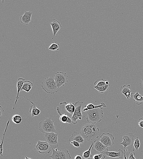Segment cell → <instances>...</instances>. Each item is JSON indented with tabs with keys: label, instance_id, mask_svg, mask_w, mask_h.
<instances>
[{
	"label": "cell",
	"instance_id": "obj_10",
	"mask_svg": "<svg viewBox=\"0 0 143 159\" xmlns=\"http://www.w3.org/2000/svg\"><path fill=\"white\" fill-rule=\"evenodd\" d=\"M69 77L67 73L62 72H57L55 74V79L57 86L59 88L65 86L68 82Z\"/></svg>",
	"mask_w": 143,
	"mask_h": 159
},
{
	"label": "cell",
	"instance_id": "obj_27",
	"mask_svg": "<svg viewBox=\"0 0 143 159\" xmlns=\"http://www.w3.org/2000/svg\"><path fill=\"white\" fill-rule=\"evenodd\" d=\"M110 86L109 84L108 85L102 87L94 86V88L100 93L103 94L109 90Z\"/></svg>",
	"mask_w": 143,
	"mask_h": 159
},
{
	"label": "cell",
	"instance_id": "obj_5",
	"mask_svg": "<svg viewBox=\"0 0 143 159\" xmlns=\"http://www.w3.org/2000/svg\"><path fill=\"white\" fill-rule=\"evenodd\" d=\"M55 121L51 118H46L39 124V130L44 134L55 132L57 131L54 124Z\"/></svg>",
	"mask_w": 143,
	"mask_h": 159
},
{
	"label": "cell",
	"instance_id": "obj_7",
	"mask_svg": "<svg viewBox=\"0 0 143 159\" xmlns=\"http://www.w3.org/2000/svg\"><path fill=\"white\" fill-rule=\"evenodd\" d=\"M83 103V102L80 101H78L75 103V111L72 116L71 118L74 125L77 124L78 120H81L82 118L85 117V116L83 115L81 112L82 106Z\"/></svg>",
	"mask_w": 143,
	"mask_h": 159
},
{
	"label": "cell",
	"instance_id": "obj_4",
	"mask_svg": "<svg viewBox=\"0 0 143 159\" xmlns=\"http://www.w3.org/2000/svg\"><path fill=\"white\" fill-rule=\"evenodd\" d=\"M60 106L57 108V112L60 116L66 114L70 118L72 116L75 111V104L71 103L68 104L66 102H61Z\"/></svg>",
	"mask_w": 143,
	"mask_h": 159
},
{
	"label": "cell",
	"instance_id": "obj_19",
	"mask_svg": "<svg viewBox=\"0 0 143 159\" xmlns=\"http://www.w3.org/2000/svg\"><path fill=\"white\" fill-rule=\"evenodd\" d=\"M130 88L131 86L130 85H124L121 86L120 89V92L126 97L128 100H129L131 97L132 91L130 90Z\"/></svg>",
	"mask_w": 143,
	"mask_h": 159
},
{
	"label": "cell",
	"instance_id": "obj_28",
	"mask_svg": "<svg viewBox=\"0 0 143 159\" xmlns=\"http://www.w3.org/2000/svg\"><path fill=\"white\" fill-rule=\"evenodd\" d=\"M140 146V141L139 138L137 137L132 144V151H138Z\"/></svg>",
	"mask_w": 143,
	"mask_h": 159
},
{
	"label": "cell",
	"instance_id": "obj_20",
	"mask_svg": "<svg viewBox=\"0 0 143 159\" xmlns=\"http://www.w3.org/2000/svg\"><path fill=\"white\" fill-rule=\"evenodd\" d=\"M27 99L30 101L31 104H32L29 111L31 116L33 118L35 116H38L41 113V110L36 106L35 105L33 102L31 101L28 99Z\"/></svg>",
	"mask_w": 143,
	"mask_h": 159
},
{
	"label": "cell",
	"instance_id": "obj_8",
	"mask_svg": "<svg viewBox=\"0 0 143 159\" xmlns=\"http://www.w3.org/2000/svg\"><path fill=\"white\" fill-rule=\"evenodd\" d=\"M34 150L42 154L50 153L52 148L46 142L38 141L37 145H34Z\"/></svg>",
	"mask_w": 143,
	"mask_h": 159
},
{
	"label": "cell",
	"instance_id": "obj_26",
	"mask_svg": "<svg viewBox=\"0 0 143 159\" xmlns=\"http://www.w3.org/2000/svg\"><path fill=\"white\" fill-rule=\"evenodd\" d=\"M93 143L91 145L89 148L87 150L84 152L82 154L83 159H92L93 156L91 154V150L93 146Z\"/></svg>",
	"mask_w": 143,
	"mask_h": 159
},
{
	"label": "cell",
	"instance_id": "obj_16",
	"mask_svg": "<svg viewBox=\"0 0 143 159\" xmlns=\"http://www.w3.org/2000/svg\"><path fill=\"white\" fill-rule=\"evenodd\" d=\"M53 30V36L55 37L57 33L62 27V25L59 21L54 19L50 23Z\"/></svg>",
	"mask_w": 143,
	"mask_h": 159
},
{
	"label": "cell",
	"instance_id": "obj_37",
	"mask_svg": "<svg viewBox=\"0 0 143 159\" xmlns=\"http://www.w3.org/2000/svg\"><path fill=\"white\" fill-rule=\"evenodd\" d=\"M139 87L141 90H143V77L141 79Z\"/></svg>",
	"mask_w": 143,
	"mask_h": 159
},
{
	"label": "cell",
	"instance_id": "obj_33",
	"mask_svg": "<svg viewBox=\"0 0 143 159\" xmlns=\"http://www.w3.org/2000/svg\"><path fill=\"white\" fill-rule=\"evenodd\" d=\"M70 143L71 144H73L74 147L80 148L81 147L80 143L76 141H73Z\"/></svg>",
	"mask_w": 143,
	"mask_h": 159
},
{
	"label": "cell",
	"instance_id": "obj_17",
	"mask_svg": "<svg viewBox=\"0 0 143 159\" xmlns=\"http://www.w3.org/2000/svg\"><path fill=\"white\" fill-rule=\"evenodd\" d=\"M25 81V80L22 78H20L18 79L17 82V94L16 97V100L15 103L14 107L13 110H14L15 108V106L17 104L18 100L19 99V94L21 90L23 87L24 83Z\"/></svg>",
	"mask_w": 143,
	"mask_h": 159
},
{
	"label": "cell",
	"instance_id": "obj_30",
	"mask_svg": "<svg viewBox=\"0 0 143 159\" xmlns=\"http://www.w3.org/2000/svg\"><path fill=\"white\" fill-rule=\"evenodd\" d=\"M12 120L16 124H19L22 122V119L19 115L16 114L13 116Z\"/></svg>",
	"mask_w": 143,
	"mask_h": 159
},
{
	"label": "cell",
	"instance_id": "obj_36",
	"mask_svg": "<svg viewBox=\"0 0 143 159\" xmlns=\"http://www.w3.org/2000/svg\"><path fill=\"white\" fill-rule=\"evenodd\" d=\"M4 112H5V110H4L1 106H0V117L1 118Z\"/></svg>",
	"mask_w": 143,
	"mask_h": 159
},
{
	"label": "cell",
	"instance_id": "obj_13",
	"mask_svg": "<svg viewBox=\"0 0 143 159\" xmlns=\"http://www.w3.org/2000/svg\"><path fill=\"white\" fill-rule=\"evenodd\" d=\"M109 147H106L100 141L95 140L93 143L92 149L93 151L102 153V152L108 150Z\"/></svg>",
	"mask_w": 143,
	"mask_h": 159
},
{
	"label": "cell",
	"instance_id": "obj_6",
	"mask_svg": "<svg viewBox=\"0 0 143 159\" xmlns=\"http://www.w3.org/2000/svg\"><path fill=\"white\" fill-rule=\"evenodd\" d=\"M44 140L51 147L52 149H56L59 146L58 142V134L55 132H49L43 134Z\"/></svg>",
	"mask_w": 143,
	"mask_h": 159
},
{
	"label": "cell",
	"instance_id": "obj_21",
	"mask_svg": "<svg viewBox=\"0 0 143 159\" xmlns=\"http://www.w3.org/2000/svg\"><path fill=\"white\" fill-rule=\"evenodd\" d=\"M102 107L106 108L107 107L106 104L104 103H102L100 105L98 106H95L92 104H88L84 106V108L83 109V112H87L88 110L96 108H102Z\"/></svg>",
	"mask_w": 143,
	"mask_h": 159
},
{
	"label": "cell",
	"instance_id": "obj_3",
	"mask_svg": "<svg viewBox=\"0 0 143 159\" xmlns=\"http://www.w3.org/2000/svg\"><path fill=\"white\" fill-rule=\"evenodd\" d=\"M102 110L103 108H99L88 110L87 112V121L93 124L100 122L104 117Z\"/></svg>",
	"mask_w": 143,
	"mask_h": 159
},
{
	"label": "cell",
	"instance_id": "obj_11",
	"mask_svg": "<svg viewBox=\"0 0 143 159\" xmlns=\"http://www.w3.org/2000/svg\"><path fill=\"white\" fill-rule=\"evenodd\" d=\"M114 138L109 133H103L100 136V141L106 147L112 146L114 144Z\"/></svg>",
	"mask_w": 143,
	"mask_h": 159
},
{
	"label": "cell",
	"instance_id": "obj_15",
	"mask_svg": "<svg viewBox=\"0 0 143 159\" xmlns=\"http://www.w3.org/2000/svg\"><path fill=\"white\" fill-rule=\"evenodd\" d=\"M33 12L31 11H26L24 15L20 17L21 23L26 25H28L32 20V16Z\"/></svg>",
	"mask_w": 143,
	"mask_h": 159
},
{
	"label": "cell",
	"instance_id": "obj_29",
	"mask_svg": "<svg viewBox=\"0 0 143 159\" xmlns=\"http://www.w3.org/2000/svg\"><path fill=\"white\" fill-rule=\"evenodd\" d=\"M60 47L61 46L59 43H56L54 42H53L48 48V49L53 51H56L59 50Z\"/></svg>",
	"mask_w": 143,
	"mask_h": 159
},
{
	"label": "cell",
	"instance_id": "obj_39",
	"mask_svg": "<svg viewBox=\"0 0 143 159\" xmlns=\"http://www.w3.org/2000/svg\"><path fill=\"white\" fill-rule=\"evenodd\" d=\"M126 150H124V159H127L126 156Z\"/></svg>",
	"mask_w": 143,
	"mask_h": 159
},
{
	"label": "cell",
	"instance_id": "obj_25",
	"mask_svg": "<svg viewBox=\"0 0 143 159\" xmlns=\"http://www.w3.org/2000/svg\"><path fill=\"white\" fill-rule=\"evenodd\" d=\"M108 80H104L103 78L98 79L94 83L95 86L102 87L109 84Z\"/></svg>",
	"mask_w": 143,
	"mask_h": 159
},
{
	"label": "cell",
	"instance_id": "obj_14",
	"mask_svg": "<svg viewBox=\"0 0 143 159\" xmlns=\"http://www.w3.org/2000/svg\"><path fill=\"white\" fill-rule=\"evenodd\" d=\"M106 157L114 158H119L122 159L124 156V152L121 149H119L118 152H109L107 150L102 153Z\"/></svg>",
	"mask_w": 143,
	"mask_h": 159
},
{
	"label": "cell",
	"instance_id": "obj_31",
	"mask_svg": "<svg viewBox=\"0 0 143 159\" xmlns=\"http://www.w3.org/2000/svg\"><path fill=\"white\" fill-rule=\"evenodd\" d=\"M9 122L7 124L5 132H4V133L3 134V138L2 139V142L1 144V145H0V155H1V157H3V144L4 143V137H5V135L6 133V132L7 130V128L9 124Z\"/></svg>",
	"mask_w": 143,
	"mask_h": 159
},
{
	"label": "cell",
	"instance_id": "obj_23",
	"mask_svg": "<svg viewBox=\"0 0 143 159\" xmlns=\"http://www.w3.org/2000/svg\"><path fill=\"white\" fill-rule=\"evenodd\" d=\"M33 86V84L32 82L30 81H25L24 83L21 92L24 91L28 93L32 89Z\"/></svg>",
	"mask_w": 143,
	"mask_h": 159
},
{
	"label": "cell",
	"instance_id": "obj_34",
	"mask_svg": "<svg viewBox=\"0 0 143 159\" xmlns=\"http://www.w3.org/2000/svg\"><path fill=\"white\" fill-rule=\"evenodd\" d=\"M138 126L143 128V117L138 120Z\"/></svg>",
	"mask_w": 143,
	"mask_h": 159
},
{
	"label": "cell",
	"instance_id": "obj_12",
	"mask_svg": "<svg viewBox=\"0 0 143 159\" xmlns=\"http://www.w3.org/2000/svg\"><path fill=\"white\" fill-rule=\"evenodd\" d=\"M134 137V136L132 133H129L125 134L123 136L122 138L123 142L120 144L123 146L124 149L126 150V148L130 146L133 144Z\"/></svg>",
	"mask_w": 143,
	"mask_h": 159
},
{
	"label": "cell",
	"instance_id": "obj_22",
	"mask_svg": "<svg viewBox=\"0 0 143 159\" xmlns=\"http://www.w3.org/2000/svg\"><path fill=\"white\" fill-rule=\"evenodd\" d=\"M131 96L133 98L134 101L136 102V104L138 105H140L143 103V97L138 93V92L132 93Z\"/></svg>",
	"mask_w": 143,
	"mask_h": 159
},
{
	"label": "cell",
	"instance_id": "obj_38",
	"mask_svg": "<svg viewBox=\"0 0 143 159\" xmlns=\"http://www.w3.org/2000/svg\"><path fill=\"white\" fill-rule=\"evenodd\" d=\"M74 159H83L82 155L81 154H78L75 156Z\"/></svg>",
	"mask_w": 143,
	"mask_h": 159
},
{
	"label": "cell",
	"instance_id": "obj_32",
	"mask_svg": "<svg viewBox=\"0 0 143 159\" xmlns=\"http://www.w3.org/2000/svg\"><path fill=\"white\" fill-rule=\"evenodd\" d=\"M104 155L102 153L99 154H96L93 157L92 159H102Z\"/></svg>",
	"mask_w": 143,
	"mask_h": 159
},
{
	"label": "cell",
	"instance_id": "obj_41",
	"mask_svg": "<svg viewBox=\"0 0 143 159\" xmlns=\"http://www.w3.org/2000/svg\"><path fill=\"white\" fill-rule=\"evenodd\" d=\"M106 157L104 155L103 157L102 158V159H105Z\"/></svg>",
	"mask_w": 143,
	"mask_h": 159
},
{
	"label": "cell",
	"instance_id": "obj_9",
	"mask_svg": "<svg viewBox=\"0 0 143 159\" xmlns=\"http://www.w3.org/2000/svg\"><path fill=\"white\" fill-rule=\"evenodd\" d=\"M52 155L49 157L52 159H71V157L68 150L65 149L58 151L57 149H52Z\"/></svg>",
	"mask_w": 143,
	"mask_h": 159
},
{
	"label": "cell",
	"instance_id": "obj_18",
	"mask_svg": "<svg viewBox=\"0 0 143 159\" xmlns=\"http://www.w3.org/2000/svg\"><path fill=\"white\" fill-rule=\"evenodd\" d=\"M73 141H76L80 144L84 143V140L82 136L78 132L75 131L69 139V141L71 142Z\"/></svg>",
	"mask_w": 143,
	"mask_h": 159
},
{
	"label": "cell",
	"instance_id": "obj_1",
	"mask_svg": "<svg viewBox=\"0 0 143 159\" xmlns=\"http://www.w3.org/2000/svg\"><path fill=\"white\" fill-rule=\"evenodd\" d=\"M80 134L86 140H93L99 138L100 130L95 124H87L82 128Z\"/></svg>",
	"mask_w": 143,
	"mask_h": 159
},
{
	"label": "cell",
	"instance_id": "obj_24",
	"mask_svg": "<svg viewBox=\"0 0 143 159\" xmlns=\"http://www.w3.org/2000/svg\"><path fill=\"white\" fill-rule=\"evenodd\" d=\"M60 120L63 123H68L69 125L72 124V122L70 118L66 114L61 115L60 116Z\"/></svg>",
	"mask_w": 143,
	"mask_h": 159
},
{
	"label": "cell",
	"instance_id": "obj_35",
	"mask_svg": "<svg viewBox=\"0 0 143 159\" xmlns=\"http://www.w3.org/2000/svg\"><path fill=\"white\" fill-rule=\"evenodd\" d=\"M128 159H136L135 156L136 154L135 153L129 152Z\"/></svg>",
	"mask_w": 143,
	"mask_h": 159
},
{
	"label": "cell",
	"instance_id": "obj_2",
	"mask_svg": "<svg viewBox=\"0 0 143 159\" xmlns=\"http://www.w3.org/2000/svg\"><path fill=\"white\" fill-rule=\"evenodd\" d=\"M43 89L48 94H54L59 91L55 78L52 76L45 78L42 83Z\"/></svg>",
	"mask_w": 143,
	"mask_h": 159
},
{
	"label": "cell",
	"instance_id": "obj_40",
	"mask_svg": "<svg viewBox=\"0 0 143 159\" xmlns=\"http://www.w3.org/2000/svg\"><path fill=\"white\" fill-rule=\"evenodd\" d=\"M25 159H33L32 158H30L27 157L26 156H25Z\"/></svg>",
	"mask_w": 143,
	"mask_h": 159
}]
</instances>
